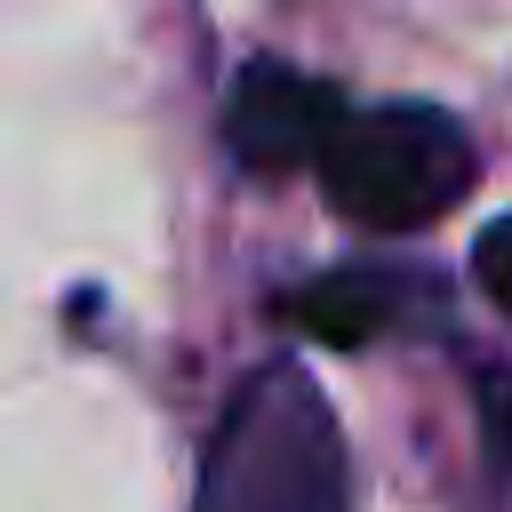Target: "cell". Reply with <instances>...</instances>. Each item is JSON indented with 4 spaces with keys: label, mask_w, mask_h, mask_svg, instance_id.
<instances>
[{
    "label": "cell",
    "mask_w": 512,
    "mask_h": 512,
    "mask_svg": "<svg viewBox=\"0 0 512 512\" xmlns=\"http://www.w3.org/2000/svg\"><path fill=\"white\" fill-rule=\"evenodd\" d=\"M200 512H344V440L296 360H264L232 392L208 440Z\"/></svg>",
    "instance_id": "1"
},
{
    "label": "cell",
    "mask_w": 512,
    "mask_h": 512,
    "mask_svg": "<svg viewBox=\"0 0 512 512\" xmlns=\"http://www.w3.org/2000/svg\"><path fill=\"white\" fill-rule=\"evenodd\" d=\"M280 320L328 352H360L408 320H432V280L424 272H376V264H336L304 288L280 296Z\"/></svg>",
    "instance_id": "4"
},
{
    "label": "cell",
    "mask_w": 512,
    "mask_h": 512,
    "mask_svg": "<svg viewBox=\"0 0 512 512\" xmlns=\"http://www.w3.org/2000/svg\"><path fill=\"white\" fill-rule=\"evenodd\" d=\"M344 120V96L280 56H256L232 72V96H224V144L240 152V168L256 176H288V168H312L328 128Z\"/></svg>",
    "instance_id": "3"
},
{
    "label": "cell",
    "mask_w": 512,
    "mask_h": 512,
    "mask_svg": "<svg viewBox=\"0 0 512 512\" xmlns=\"http://www.w3.org/2000/svg\"><path fill=\"white\" fill-rule=\"evenodd\" d=\"M472 280H480V296L512 320V216H496V224L472 240Z\"/></svg>",
    "instance_id": "5"
},
{
    "label": "cell",
    "mask_w": 512,
    "mask_h": 512,
    "mask_svg": "<svg viewBox=\"0 0 512 512\" xmlns=\"http://www.w3.org/2000/svg\"><path fill=\"white\" fill-rule=\"evenodd\" d=\"M312 168L344 224L424 232L472 192L480 152H472L464 120H448L440 104H368V112L344 104V120L328 128Z\"/></svg>",
    "instance_id": "2"
}]
</instances>
